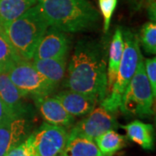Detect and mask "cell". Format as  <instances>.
I'll return each instance as SVG.
<instances>
[{
    "mask_svg": "<svg viewBox=\"0 0 156 156\" xmlns=\"http://www.w3.org/2000/svg\"><path fill=\"white\" fill-rule=\"evenodd\" d=\"M107 66L104 45L90 39L78 41L69 62L65 88L94 95L101 102L108 95Z\"/></svg>",
    "mask_w": 156,
    "mask_h": 156,
    "instance_id": "cell-1",
    "label": "cell"
},
{
    "mask_svg": "<svg viewBox=\"0 0 156 156\" xmlns=\"http://www.w3.org/2000/svg\"><path fill=\"white\" fill-rule=\"evenodd\" d=\"M50 27L63 32H80L93 28L99 14L87 0H38Z\"/></svg>",
    "mask_w": 156,
    "mask_h": 156,
    "instance_id": "cell-2",
    "label": "cell"
},
{
    "mask_svg": "<svg viewBox=\"0 0 156 156\" xmlns=\"http://www.w3.org/2000/svg\"><path fill=\"white\" fill-rule=\"evenodd\" d=\"M50 26L38 4L4 26L17 53L23 60L33 58L36 48Z\"/></svg>",
    "mask_w": 156,
    "mask_h": 156,
    "instance_id": "cell-3",
    "label": "cell"
},
{
    "mask_svg": "<svg viewBox=\"0 0 156 156\" xmlns=\"http://www.w3.org/2000/svg\"><path fill=\"white\" fill-rule=\"evenodd\" d=\"M124 48L115 82L111 91L101 101V106L108 111L115 113L121 105L123 95L133 78L141 57L138 36L128 29L122 30Z\"/></svg>",
    "mask_w": 156,
    "mask_h": 156,
    "instance_id": "cell-4",
    "label": "cell"
},
{
    "mask_svg": "<svg viewBox=\"0 0 156 156\" xmlns=\"http://www.w3.org/2000/svg\"><path fill=\"white\" fill-rule=\"evenodd\" d=\"M154 97L146 75L143 57L141 56L134 76L122 98L119 108L124 115L148 117L154 113Z\"/></svg>",
    "mask_w": 156,
    "mask_h": 156,
    "instance_id": "cell-5",
    "label": "cell"
},
{
    "mask_svg": "<svg viewBox=\"0 0 156 156\" xmlns=\"http://www.w3.org/2000/svg\"><path fill=\"white\" fill-rule=\"evenodd\" d=\"M5 72L25 98L48 96L56 88V85L44 77L30 61L22 59L11 64Z\"/></svg>",
    "mask_w": 156,
    "mask_h": 156,
    "instance_id": "cell-6",
    "label": "cell"
},
{
    "mask_svg": "<svg viewBox=\"0 0 156 156\" xmlns=\"http://www.w3.org/2000/svg\"><path fill=\"white\" fill-rule=\"evenodd\" d=\"M69 133L66 128L43 123L26 138L35 156H59L66 145Z\"/></svg>",
    "mask_w": 156,
    "mask_h": 156,
    "instance_id": "cell-7",
    "label": "cell"
},
{
    "mask_svg": "<svg viewBox=\"0 0 156 156\" xmlns=\"http://www.w3.org/2000/svg\"><path fill=\"white\" fill-rule=\"evenodd\" d=\"M119 126L115 113L108 111L100 106L94 108L83 119L78 122L69 133L70 135H79L94 140L108 130L115 129Z\"/></svg>",
    "mask_w": 156,
    "mask_h": 156,
    "instance_id": "cell-8",
    "label": "cell"
},
{
    "mask_svg": "<svg viewBox=\"0 0 156 156\" xmlns=\"http://www.w3.org/2000/svg\"><path fill=\"white\" fill-rule=\"evenodd\" d=\"M30 122L28 117L15 116L0 123V156H5L28 137Z\"/></svg>",
    "mask_w": 156,
    "mask_h": 156,
    "instance_id": "cell-9",
    "label": "cell"
},
{
    "mask_svg": "<svg viewBox=\"0 0 156 156\" xmlns=\"http://www.w3.org/2000/svg\"><path fill=\"white\" fill-rule=\"evenodd\" d=\"M69 45V39L65 32L49 27L37 46L32 59L66 57Z\"/></svg>",
    "mask_w": 156,
    "mask_h": 156,
    "instance_id": "cell-10",
    "label": "cell"
},
{
    "mask_svg": "<svg viewBox=\"0 0 156 156\" xmlns=\"http://www.w3.org/2000/svg\"><path fill=\"white\" fill-rule=\"evenodd\" d=\"M36 106L47 123L69 128L75 122V117L64 108L61 102L54 96H44L34 99Z\"/></svg>",
    "mask_w": 156,
    "mask_h": 156,
    "instance_id": "cell-11",
    "label": "cell"
},
{
    "mask_svg": "<svg viewBox=\"0 0 156 156\" xmlns=\"http://www.w3.org/2000/svg\"><path fill=\"white\" fill-rule=\"evenodd\" d=\"M62 104L64 108L71 115L85 116L89 114L100 102L99 99L94 95H86L72 90H63L54 95Z\"/></svg>",
    "mask_w": 156,
    "mask_h": 156,
    "instance_id": "cell-12",
    "label": "cell"
},
{
    "mask_svg": "<svg viewBox=\"0 0 156 156\" xmlns=\"http://www.w3.org/2000/svg\"><path fill=\"white\" fill-rule=\"evenodd\" d=\"M24 98L7 73L0 71V99L15 116H28L29 109Z\"/></svg>",
    "mask_w": 156,
    "mask_h": 156,
    "instance_id": "cell-13",
    "label": "cell"
},
{
    "mask_svg": "<svg viewBox=\"0 0 156 156\" xmlns=\"http://www.w3.org/2000/svg\"><path fill=\"white\" fill-rule=\"evenodd\" d=\"M124 48L122 29L117 27L113 36L112 42L108 51V63L107 69V79H108V94L111 91L113 85L115 82L119 66L121 63Z\"/></svg>",
    "mask_w": 156,
    "mask_h": 156,
    "instance_id": "cell-14",
    "label": "cell"
},
{
    "mask_svg": "<svg viewBox=\"0 0 156 156\" xmlns=\"http://www.w3.org/2000/svg\"><path fill=\"white\" fill-rule=\"evenodd\" d=\"M121 128L126 131L128 139L140 146L143 149H154V137L153 125L135 120L127 125L121 126Z\"/></svg>",
    "mask_w": 156,
    "mask_h": 156,
    "instance_id": "cell-15",
    "label": "cell"
},
{
    "mask_svg": "<svg viewBox=\"0 0 156 156\" xmlns=\"http://www.w3.org/2000/svg\"><path fill=\"white\" fill-rule=\"evenodd\" d=\"M60 156H104L93 140L69 134Z\"/></svg>",
    "mask_w": 156,
    "mask_h": 156,
    "instance_id": "cell-16",
    "label": "cell"
},
{
    "mask_svg": "<svg viewBox=\"0 0 156 156\" xmlns=\"http://www.w3.org/2000/svg\"><path fill=\"white\" fill-rule=\"evenodd\" d=\"M35 68L44 77L57 86L62 80L66 69V57L52 59H33Z\"/></svg>",
    "mask_w": 156,
    "mask_h": 156,
    "instance_id": "cell-17",
    "label": "cell"
},
{
    "mask_svg": "<svg viewBox=\"0 0 156 156\" xmlns=\"http://www.w3.org/2000/svg\"><path fill=\"white\" fill-rule=\"evenodd\" d=\"M38 0H0V24L7 23L20 17L23 13L37 4Z\"/></svg>",
    "mask_w": 156,
    "mask_h": 156,
    "instance_id": "cell-18",
    "label": "cell"
},
{
    "mask_svg": "<svg viewBox=\"0 0 156 156\" xmlns=\"http://www.w3.org/2000/svg\"><path fill=\"white\" fill-rule=\"evenodd\" d=\"M94 141L104 156H113L126 146L125 137L114 129L101 134Z\"/></svg>",
    "mask_w": 156,
    "mask_h": 156,
    "instance_id": "cell-19",
    "label": "cell"
},
{
    "mask_svg": "<svg viewBox=\"0 0 156 156\" xmlns=\"http://www.w3.org/2000/svg\"><path fill=\"white\" fill-rule=\"evenodd\" d=\"M22 59L11 45L4 27L0 24V70L5 71L11 64Z\"/></svg>",
    "mask_w": 156,
    "mask_h": 156,
    "instance_id": "cell-20",
    "label": "cell"
},
{
    "mask_svg": "<svg viewBox=\"0 0 156 156\" xmlns=\"http://www.w3.org/2000/svg\"><path fill=\"white\" fill-rule=\"evenodd\" d=\"M139 43L148 55L156 54V24L155 22L149 21L144 23L140 32Z\"/></svg>",
    "mask_w": 156,
    "mask_h": 156,
    "instance_id": "cell-21",
    "label": "cell"
},
{
    "mask_svg": "<svg viewBox=\"0 0 156 156\" xmlns=\"http://www.w3.org/2000/svg\"><path fill=\"white\" fill-rule=\"evenodd\" d=\"M118 0H99V7L103 17V30L106 33L110 26L113 14L115 11Z\"/></svg>",
    "mask_w": 156,
    "mask_h": 156,
    "instance_id": "cell-22",
    "label": "cell"
},
{
    "mask_svg": "<svg viewBox=\"0 0 156 156\" xmlns=\"http://www.w3.org/2000/svg\"><path fill=\"white\" fill-rule=\"evenodd\" d=\"M144 62V68L147 77L150 83L152 93L154 97L155 98L156 95V58H146Z\"/></svg>",
    "mask_w": 156,
    "mask_h": 156,
    "instance_id": "cell-23",
    "label": "cell"
},
{
    "mask_svg": "<svg viewBox=\"0 0 156 156\" xmlns=\"http://www.w3.org/2000/svg\"><path fill=\"white\" fill-rule=\"evenodd\" d=\"M5 156H35L33 150L28 142V140L25 139L20 144L16 146L12 149L9 151Z\"/></svg>",
    "mask_w": 156,
    "mask_h": 156,
    "instance_id": "cell-24",
    "label": "cell"
},
{
    "mask_svg": "<svg viewBox=\"0 0 156 156\" xmlns=\"http://www.w3.org/2000/svg\"><path fill=\"white\" fill-rule=\"evenodd\" d=\"M11 117H15V115L10 111V109L0 99V123L6 121L7 119H10Z\"/></svg>",
    "mask_w": 156,
    "mask_h": 156,
    "instance_id": "cell-25",
    "label": "cell"
},
{
    "mask_svg": "<svg viewBox=\"0 0 156 156\" xmlns=\"http://www.w3.org/2000/svg\"><path fill=\"white\" fill-rule=\"evenodd\" d=\"M141 1H142V0H131L132 4L136 5H140V3H141Z\"/></svg>",
    "mask_w": 156,
    "mask_h": 156,
    "instance_id": "cell-26",
    "label": "cell"
},
{
    "mask_svg": "<svg viewBox=\"0 0 156 156\" xmlns=\"http://www.w3.org/2000/svg\"><path fill=\"white\" fill-rule=\"evenodd\" d=\"M149 4H153V3H155V0H148Z\"/></svg>",
    "mask_w": 156,
    "mask_h": 156,
    "instance_id": "cell-27",
    "label": "cell"
},
{
    "mask_svg": "<svg viewBox=\"0 0 156 156\" xmlns=\"http://www.w3.org/2000/svg\"><path fill=\"white\" fill-rule=\"evenodd\" d=\"M0 71H1V70H0Z\"/></svg>",
    "mask_w": 156,
    "mask_h": 156,
    "instance_id": "cell-28",
    "label": "cell"
},
{
    "mask_svg": "<svg viewBox=\"0 0 156 156\" xmlns=\"http://www.w3.org/2000/svg\"><path fill=\"white\" fill-rule=\"evenodd\" d=\"M59 156H60V155H59Z\"/></svg>",
    "mask_w": 156,
    "mask_h": 156,
    "instance_id": "cell-29",
    "label": "cell"
}]
</instances>
